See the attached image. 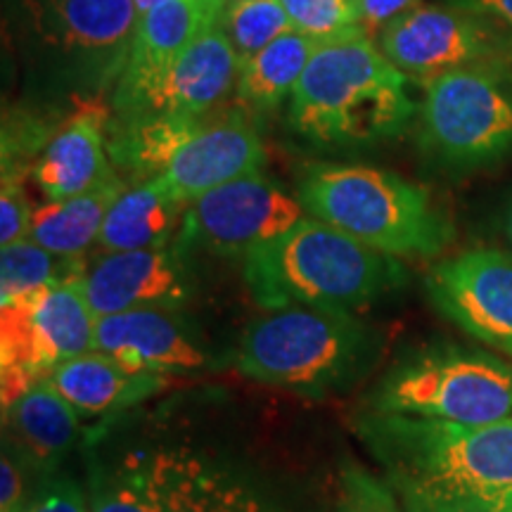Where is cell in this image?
Returning <instances> with one entry per match:
<instances>
[{
    "label": "cell",
    "mask_w": 512,
    "mask_h": 512,
    "mask_svg": "<svg viewBox=\"0 0 512 512\" xmlns=\"http://www.w3.org/2000/svg\"><path fill=\"white\" fill-rule=\"evenodd\" d=\"M214 463L183 448H145L119 463H93L91 512H204Z\"/></svg>",
    "instance_id": "obj_10"
},
{
    "label": "cell",
    "mask_w": 512,
    "mask_h": 512,
    "mask_svg": "<svg viewBox=\"0 0 512 512\" xmlns=\"http://www.w3.org/2000/svg\"><path fill=\"white\" fill-rule=\"evenodd\" d=\"M242 264L249 292L264 311L309 306L356 316L406 280L399 259L313 216L254 249Z\"/></svg>",
    "instance_id": "obj_3"
},
{
    "label": "cell",
    "mask_w": 512,
    "mask_h": 512,
    "mask_svg": "<svg viewBox=\"0 0 512 512\" xmlns=\"http://www.w3.org/2000/svg\"><path fill=\"white\" fill-rule=\"evenodd\" d=\"M280 3L287 10L292 27L302 34L323 41L363 34L358 27V0H280Z\"/></svg>",
    "instance_id": "obj_28"
},
{
    "label": "cell",
    "mask_w": 512,
    "mask_h": 512,
    "mask_svg": "<svg viewBox=\"0 0 512 512\" xmlns=\"http://www.w3.org/2000/svg\"><path fill=\"white\" fill-rule=\"evenodd\" d=\"M306 219L302 200L254 171L188 204L183 240L221 256L245 259Z\"/></svg>",
    "instance_id": "obj_9"
},
{
    "label": "cell",
    "mask_w": 512,
    "mask_h": 512,
    "mask_svg": "<svg viewBox=\"0 0 512 512\" xmlns=\"http://www.w3.org/2000/svg\"><path fill=\"white\" fill-rule=\"evenodd\" d=\"M363 408L460 425L512 420V363L482 349L425 344L396 358Z\"/></svg>",
    "instance_id": "obj_6"
},
{
    "label": "cell",
    "mask_w": 512,
    "mask_h": 512,
    "mask_svg": "<svg viewBox=\"0 0 512 512\" xmlns=\"http://www.w3.org/2000/svg\"><path fill=\"white\" fill-rule=\"evenodd\" d=\"M377 347L375 332L354 313L283 306L249 323L235 366L254 382L323 399L363 380Z\"/></svg>",
    "instance_id": "obj_4"
},
{
    "label": "cell",
    "mask_w": 512,
    "mask_h": 512,
    "mask_svg": "<svg viewBox=\"0 0 512 512\" xmlns=\"http://www.w3.org/2000/svg\"><path fill=\"white\" fill-rule=\"evenodd\" d=\"M31 209L27 192L22 185V174L3 171V190H0V245L27 240L31 233Z\"/></svg>",
    "instance_id": "obj_31"
},
{
    "label": "cell",
    "mask_w": 512,
    "mask_h": 512,
    "mask_svg": "<svg viewBox=\"0 0 512 512\" xmlns=\"http://www.w3.org/2000/svg\"><path fill=\"white\" fill-rule=\"evenodd\" d=\"M354 430L399 496L512 512V420L460 425L363 408Z\"/></svg>",
    "instance_id": "obj_1"
},
{
    "label": "cell",
    "mask_w": 512,
    "mask_h": 512,
    "mask_svg": "<svg viewBox=\"0 0 512 512\" xmlns=\"http://www.w3.org/2000/svg\"><path fill=\"white\" fill-rule=\"evenodd\" d=\"M325 43L328 41L323 38L292 29L275 38L261 53L242 62L238 88H235L240 105L249 112H266L283 105L285 98H292L306 67Z\"/></svg>",
    "instance_id": "obj_25"
},
{
    "label": "cell",
    "mask_w": 512,
    "mask_h": 512,
    "mask_svg": "<svg viewBox=\"0 0 512 512\" xmlns=\"http://www.w3.org/2000/svg\"><path fill=\"white\" fill-rule=\"evenodd\" d=\"M124 188V181L117 176L83 195L48 200L34 209L29 238L57 256L81 259L86 249L98 245L107 211Z\"/></svg>",
    "instance_id": "obj_23"
},
{
    "label": "cell",
    "mask_w": 512,
    "mask_h": 512,
    "mask_svg": "<svg viewBox=\"0 0 512 512\" xmlns=\"http://www.w3.org/2000/svg\"><path fill=\"white\" fill-rule=\"evenodd\" d=\"M406 512H491L484 508H475V505H451V503H432L422 501V498L413 496H399Z\"/></svg>",
    "instance_id": "obj_36"
},
{
    "label": "cell",
    "mask_w": 512,
    "mask_h": 512,
    "mask_svg": "<svg viewBox=\"0 0 512 512\" xmlns=\"http://www.w3.org/2000/svg\"><path fill=\"white\" fill-rule=\"evenodd\" d=\"M204 512H275L261 491L238 472L214 465L211 494Z\"/></svg>",
    "instance_id": "obj_30"
},
{
    "label": "cell",
    "mask_w": 512,
    "mask_h": 512,
    "mask_svg": "<svg viewBox=\"0 0 512 512\" xmlns=\"http://www.w3.org/2000/svg\"><path fill=\"white\" fill-rule=\"evenodd\" d=\"M420 0H358V27L368 38L377 41L389 24L401 15L418 8Z\"/></svg>",
    "instance_id": "obj_34"
},
{
    "label": "cell",
    "mask_w": 512,
    "mask_h": 512,
    "mask_svg": "<svg viewBox=\"0 0 512 512\" xmlns=\"http://www.w3.org/2000/svg\"><path fill=\"white\" fill-rule=\"evenodd\" d=\"M110 112L98 100H86L48 136L31 166V176L48 200H67L117 178L110 157Z\"/></svg>",
    "instance_id": "obj_18"
},
{
    "label": "cell",
    "mask_w": 512,
    "mask_h": 512,
    "mask_svg": "<svg viewBox=\"0 0 512 512\" xmlns=\"http://www.w3.org/2000/svg\"><path fill=\"white\" fill-rule=\"evenodd\" d=\"M297 197L313 219L392 259H432L453 240V226L420 185L366 164H318Z\"/></svg>",
    "instance_id": "obj_5"
},
{
    "label": "cell",
    "mask_w": 512,
    "mask_h": 512,
    "mask_svg": "<svg viewBox=\"0 0 512 512\" xmlns=\"http://www.w3.org/2000/svg\"><path fill=\"white\" fill-rule=\"evenodd\" d=\"M81 259H67L48 252L31 238L0 249V304L29 297L60 280L83 275Z\"/></svg>",
    "instance_id": "obj_26"
},
{
    "label": "cell",
    "mask_w": 512,
    "mask_h": 512,
    "mask_svg": "<svg viewBox=\"0 0 512 512\" xmlns=\"http://www.w3.org/2000/svg\"><path fill=\"white\" fill-rule=\"evenodd\" d=\"M24 512H91V505L72 477H48L29 496Z\"/></svg>",
    "instance_id": "obj_32"
},
{
    "label": "cell",
    "mask_w": 512,
    "mask_h": 512,
    "mask_svg": "<svg viewBox=\"0 0 512 512\" xmlns=\"http://www.w3.org/2000/svg\"><path fill=\"white\" fill-rule=\"evenodd\" d=\"M335 512H406L387 479L347 460L339 472V501Z\"/></svg>",
    "instance_id": "obj_29"
},
{
    "label": "cell",
    "mask_w": 512,
    "mask_h": 512,
    "mask_svg": "<svg viewBox=\"0 0 512 512\" xmlns=\"http://www.w3.org/2000/svg\"><path fill=\"white\" fill-rule=\"evenodd\" d=\"M181 209L159 176L138 181L121 190L107 211L98 247L102 252H128L169 245Z\"/></svg>",
    "instance_id": "obj_22"
},
{
    "label": "cell",
    "mask_w": 512,
    "mask_h": 512,
    "mask_svg": "<svg viewBox=\"0 0 512 512\" xmlns=\"http://www.w3.org/2000/svg\"><path fill=\"white\" fill-rule=\"evenodd\" d=\"M95 351L131 373L181 375L211 366V356L174 309H136L98 318Z\"/></svg>",
    "instance_id": "obj_17"
},
{
    "label": "cell",
    "mask_w": 512,
    "mask_h": 512,
    "mask_svg": "<svg viewBox=\"0 0 512 512\" xmlns=\"http://www.w3.org/2000/svg\"><path fill=\"white\" fill-rule=\"evenodd\" d=\"M264 157L259 133L245 114L204 117L159 178L169 195L188 207L214 188L261 171Z\"/></svg>",
    "instance_id": "obj_16"
},
{
    "label": "cell",
    "mask_w": 512,
    "mask_h": 512,
    "mask_svg": "<svg viewBox=\"0 0 512 512\" xmlns=\"http://www.w3.org/2000/svg\"><path fill=\"white\" fill-rule=\"evenodd\" d=\"M43 46L81 72L119 79L138 27L133 0H19Z\"/></svg>",
    "instance_id": "obj_13"
},
{
    "label": "cell",
    "mask_w": 512,
    "mask_h": 512,
    "mask_svg": "<svg viewBox=\"0 0 512 512\" xmlns=\"http://www.w3.org/2000/svg\"><path fill=\"white\" fill-rule=\"evenodd\" d=\"M95 316L81 275L0 304L3 408L69 358L95 351Z\"/></svg>",
    "instance_id": "obj_8"
},
{
    "label": "cell",
    "mask_w": 512,
    "mask_h": 512,
    "mask_svg": "<svg viewBox=\"0 0 512 512\" xmlns=\"http://www.w3.org/2000/svg\"><path fill=\"white\" fill-rule=\"evenodd\" d=\"M408 81L373 38L328 41L294 88L292 131L325 147H363L399 136L415 114Z\"/></svg>",
    "instance_id": "obj_2"
},
{
    "label": "cell",
    "mask_w": 512,
    "mask_h": 512,
    "mask_svg": "<svg viewBox=\"0 0 512 512\" xmlns=\"http://www.w3.org/2000/svg\"><path fill=\"white\" fill-rule=\"evenodd\" d=\"M420 150L444 171H475L512 152V53L422 83Z\"/></svg>",
    "instance_id": "obj_7"
},
{
    "label": "cell",
    "mask_w": 512,
    "mask_h": 512,
    "mask_svg": "<svg viewBox=\"0 0 512 512\" xmlns=\"http://www.w3.org/2000/svg\"><path fill=\"white\" fill-rule=\"evenodd\" d=\"M27 465L3 444L0 460V512H24L29 503L27 496Z\"/></svg>",
    "instance_id": "obj_33"
},
{
    "label": "cell",
    "mask_w": 512,
    "mask_h": 512,
    "mask_svg": "<svg viewBox=\"0 0 512 512\" xmlns=\"http://www.w3.org/2000/svg\"><path fill=\"white\" fill-rule=\"evenodd\" d=\"M425 292L465 335L512 358V254L465 249L441 259L427 273Z\"/></svg>",
    "instance_id": "obj_12"
},
{
    "label": "cell",
    "mask_w": 512,
    "mask_h": 512,
    "mask_svg": "<svg viewBox=\"0 0 512 512\" xmlns=\"http://www.w3.org/2000/svg\"><path fill=\"white\" fill-rule=\"evenodd\" d=\"M48 380L81 418H112L159 394L166 384L162 375L131 373L102 351L69 358Z\"/></svg>",
    "instance_id": "obj_21"
},
{
    "label": "cell",
    "mask_w": 512,
    "mask_h": 512,
    "mask_svg": "<svg viewBox=\"0 0 512 512\" xmlns=\"http://www.w3.org/2000/svg\"><path fill=\"white\" fill-rule=\"evenodd\" d=\"M223 8L226 0H166L140 15L112 95L114 119L152 110L169 69L209 24L221 19Z\"/></svg>",
    "instance_id": "obj_14"
},
{
    "label": "cell",
    "mask_w": 512,
    "mask_h": 512,
    "mask_svg": "<svg viewBox=\"0 0 512 512\" xmlns=\"http://www.w3.org/2000/svg\"><path fill=\"white\" fill-rule=\"evenodd\" d=\"M377 46L408 79L422 83L512 53L501 29L456 5H418L389 24Z\"/></svg>",
    "instance_id": "obj_11"
},
{
    "label": "cell",
    "mask_w": 512,
    "mask_h": 512,
    "mask_svg": "<svg viewBox=\"0 0 512 512\" xmlns=\"http://www.w3.org/2000/svg\"><path fill=\"white\" fill-rule=\"evenodd\" d=\"M460 10L475 12V15L489 19L496 29L512 43V0H448Z\"/></svg>",
    "instance_id": "obj_35"
},
{
    "label": "cell",
    "mask_w": 512,
    "mask_h": 512,
    "mask_svg": "<svg viewBox=\"0 0 512 512\" xmlns=\"http://www.w3.org/2000/svg\"><path fill=\"white\" fill-rule=\"evenodd\" d=\"M226 3H235V0H226Z\"/></svg>",
    "instance_id": "obj_39"
},
{
    "label": "cell",
    "mask_w": 512,
    "mask_h": 512,
    "mask_svg": "<svg viewBox=\"0 0 512 512\" xmlns=\"http://www.w3.org/2000/svg\"><path fill=\"white\" fill-rule=\"evenodd\" d=\"M133 3H136L138 15H145V12L155 10V8H159V5H162V3H166V0H133Z\"/></svg>",
    "instance_id": "obj_37"
},
{
    "label": "cell",
    "mask_w": 512,
    "mask_h": 512,
    "mask_svg": "<svg viewBox=\"0 0 512 512\" xmlns=\"http://www.w3.org/2000/svg\"><path fill=\"white\" fill-rule=\"evenodd\" d=\"M503 230H505V238H508V245L512 249V200L505 209V221H503Z\"/></svg>",
    "instance_id": "obj_38"
},
{
    "label": "cell",
    "mask_w": 512,
    "mask_h": 512,
    "mask_svg": "<svg viewBox=\"0 0 512 512\" xmlns=\"http://www.w3.org/2000/svg\"><path fill=\"white\" fill-rule=\"evenodd\" d=\"M185 247L188 242L181 238L162 247L102 252L86 264L81 280L95 316L136 309L181 311L192 294Z\"/></svg>",
    "instance_id": "obj_15"
},
{
    "label": "cell",
    "mask_w": 512,
    "mask_h": 512,
    "mask_svg": "<svg viewBox=\"0 0 512 512\" xmlns=\"http://www.w3.org/2000/svg\"><path fill=\"white\" fill-rule=\"evenodd\" d=\"M3 444L27 465L50 475L81 439V415L46 380L3 408Z\"/></svg>",
    "instance_id": "obj_20"
},
{
    "label": "cell",
    "mask_w": 512,
    "mask_h": 512,
    "mask_svg": "<svg viewBox=\"0 0 512 512\" xmlns=\"http://www.w3.org/2000/svg\"><path fill=\"white\" fill-rule=\"evenodd\" d=\"M221 27L238 50L240 60L261 53L275 38L292 31V22L280 0H235L221 12Z\"/></svg>",
    "instance_id": "obj_27"
},
{
    "label": "cell",
    "mask_w": 512,
    "mask_h": 512,
    "mask_svg": "<svg viewBox=\"0 0 512 512\" xmlns=\"http://www.w3.org/2000/svg\"><path fill=\"white\" fill-rule=\"evenodd\" d=\"M204 121L181 114L150 112L131 119H114L110 131V157L114 169L138 181L157 178L166 171L176 152Z\"/></svg>",
    "instance_id": "obj_24"
},
{
    "label": "cell",
    "mask_w": 512,
    "mask_h": 512,
    "mask_svg": "<svg viewBox=\"0 0 512 512\" xmlns=\"http://www.w3.org/2000/svg\"><path fill=\"white\" fill-rule=\"evenodd\" d=\"M240 72L238 50L223 31L221 19H216L169 69L150 112L207 117L233 88H238Z\"/></svg>",
    "instance_id": "obj_19"
}]
</instances>
